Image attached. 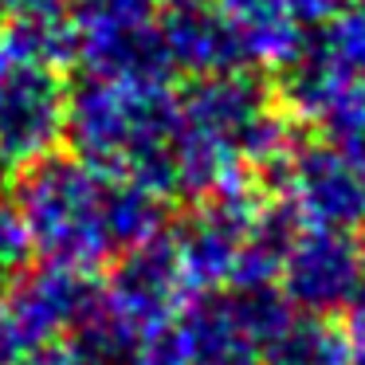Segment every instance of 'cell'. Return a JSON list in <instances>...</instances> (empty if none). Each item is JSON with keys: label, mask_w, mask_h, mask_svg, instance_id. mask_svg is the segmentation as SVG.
<instances>
[{"label": "cell", "mask_w": 365, "mask_h": 365, "mask_svg": "<svg viewBox=\"0 0 365 365\" xmlns=\"http://www.w3.org/2000/svg\"><path fill=\"white\" fill-rule=\"evenodd\" d=\"M287 4H291V12L302 24H322V20H330L346 0H287Z\"/></svg>", "instance_id": "obj_20"}, {"label": "cell", "mask_w": 365, "mask_h": 365, "mask_svg": "<svg viewBox=\"0 0 365 365\" xmlns=\"http://www.w3.org/2000/svg\"><path fill=\"white\" fill-rule=\"evenodd\" d=\"M24 357V346H20L16 330L9 322V307H4V294H0V365H16Z\"/></svg>", "instance_id": "obj_21"}, {"label": "cell", "mask_w": 365, "mask_h": 365, "mask_svg": "<svg viewBox=\"0 0 365 365\" xmlns=\"http://www.w3.org/2000/svg\"><path fill=\"white\" fill-rule=\"evenodd\" d=\"M28 259H32L28 228H24V220H20L16 205L0 197V279L12 283L20 271H28Z\"/></svg>", "instance_id": "obj_16"}, {"label": "cell", "mask_w": 365, "mask_h": 365, "mask_svg": "<svg viewBox=\"0 0 365 365\" xmlns=\"http://www.w3.org/2000/svg\"><path fill=\"white\" fill-rule=\"evenodd\" d=\"M341 330L349 341V365H365V291L349 302V318Z\"/></svg>", "instance_id": "obj_17"}, {"label": "cell", "mask_w": 365, "mask_h": 365, "mask_svg": "<svg viewBox=\"0 0 365 365\" xmlns=\"http://www.w3.org/2000/svg\"><path fill=\"white\" fill-rule=\"evenodd\" d=\"M16 365H87V357L71 346V341H56V346H40L28 349Z\"/></svg>", "instance_id": "obj_18"}, {"label": "cell", "mask_w": 365, "mask_h": 365, "mask_svg": "<svg viewBox=\"0 0 365 365\" xmlns=\"http://www.w3.org/2000/svg\"><path fill=\"white\" fill-rule=\"evenodd\" d=\"M67 134V87L59 67L28 56L0 24V161L32 165L56 153Z\"/></svg>", "instance_id": "obj_6"}, {"label": "cell", "mask_w": 365, "mask_h": 365, "mask_svg": "<svg viewBox=\"0 0 365 365\" xmlns=\"http://www.w3.org/2000/svg\"><path fill=\"white\" fill-rule=\"evenodd\" d=\"M0 173H4V161H0Z\"/></svg>", "instance_id": "obj_24"}, {"label": "cell", "mask_w": 365, "mask_h": 365, "mask_svg": "<svg viewBox=\"0 0 365 365\" xmlns=\"http://www.w3.org/2000/svg\"><path fill=\"white\" fill-rule=\"evenodd\" d=\"M263 365H349L346 330L326 314L291 310L263 346Z\"/></svg>", "instance_id": "obj_14"}, {"label": "cell", "mask_w": 365, "mask_h": 365, "mask_svg": "<svg viewBox=\"0 0 365 365\" xmlns=\"http://www.w3.org/2000/svg\"><path fill=\"white\" fill-rule=\"evenodd\" d=\"M279 216L294 228L354 232L365 224V153L334 142L294 145L275 165Z\"/></svg>", "instance_id": "obj_7"}, {"label": "cell", "mask_w": 365, "mask_h": 365, "mask_svg": "<svg viewBox=\"0 0 365 365\" xmlns=\"http://www.w3.org/2000/svg\"><path fill=\"white\" fill-rule=\"evenodd\" d=\"M361 267H365V236H361Z\"/></svg>", "instance_id": "obj_23"}, {"label": "cell", "mask_w": 365, "mask_h": 365, "mask_svg": "<svg viewBox=\"0 0 365 365\" xmlns=\"http://www.w3.org/2000/svg\"><path fill=\"white\" fill-rule=\"evenodd\" d=\"M95 302H98L95 279L71 267H51V263L20 271L4 291L9 322L16 330L24 354L40 346H56V341H71L91 318Z\"/></svg>", "instance_id": "obj_9"}, {"label": "cell", "mask_w": 365, "mask_h": 365, "mask_svg": "<svg viewBox=\"0 0 365 365\" xmlns=\"http://www.w3.org/2000/svg\"><path fill=\"white\" fill-rule=\"evenodd\" d=\"M181 106L169 83L87 79L67 91V142L71 153L118 177L173 192V150Z\"/></svg>", "instance_id": "obj_3"}, {"label": "cell", "mask_w": 365, "mask_h": 365, "mask_svg": "<svg viewBox=\"0 0 365 365\" xmlns=\"http://www.w3.org/2000/svg\"><path fill=\"white\" fill-rule=\"evenodd\" d=\"M279 294L302 314H326L341 310L361 294L365 267L361 244L349 232L334 228H294L283 240L279 255Z\"/></svg>", "instance_id": "obj_8"}, {"label": "cell", "mask_w": 365, "mask_h": 365, "mask_svg": "<svg viewBox=\"0 0 365 365\" xmlns=\"http://www.w3.org/2000/svg\"><path fill=\"white\" fill-rule=\"evenodd\" d=\"M299 63L334 79L365 83V4H354V9L341 4L330 20H322L318 32L302 43Z\"/></svg>", "instance_id": "obj_15"}, {"label": "cell", "mask_w": 365, "mask_h": 365, "mask_svg": "<svg viewBox=\"0 0 365 365\" xmlns=\"http://www.w3.org/2000/svg\"><path fill=\"white\" fill-rule=\"evenodd\" d=\"M177 106L173 192L192 200L252 192V177L275 169L291 150V122L252 71L192 79L177 95Z\"/></svg>", "instance_id": "obj_2"}, {"label": "cell", "mask_w": 365, "mask_h": 365, "mask_svg": "<svg viewBox=\"0 0 365 365\" xmlns=\"http://www.w3.org/2000/svg\"><path fill=\"white\" fill-rule=\"evenodd\" d=\"M287 106L322 134V142L365 153V83L334 79L294 59L287 67Z\"/></svg>", "instance_id": "obj_10"}, {"label": "cell", "mask_w": 365, "mask_h": 365, "mask_svg": "<svg viewBox=\"0 0 365 365\" xmlns=\"http://www.w3.org/2000/svg\"><path fill=\"white\" fill-rule=\"evenodd\" d=\"M161 32H165V48H169V59H173V71H189L192 79L247 71L244 56H240L228 24L220 20L216 9L169 12L161 20Z\"/></svg>", "instance_id": "obj_12"}, {"label": "cell", "mask_w": 365, "mask_h": 365, "mask_svg": "<svg viewBox=\"0 0 365 365\" xmlns=\"http://www.w3.org/2000/svg\"><path fill=\"white\" fill-rule=\"evenodd\" d=\"M158 4H169V12H185V9H212L216 0H158Z\"/></svg>", "instance_id": "obj_22"}, {"label": "cell", "mask_w": 365, "mask_h": 365, "mask_svg": "<svg viewBox=\"0 0 365 365\" xmlns=\"http://www.w3.org/2000/svg\"><path fill=\"white\" fill-rule=\"evenodd\" d=\"M236 40L244 67H291L299 59L307 32L287 0H216L212 4Z\"/></svg>", "instance_id": "obj_11"}, {"label": "cell", "mask_w": 365, "mask_h": 365, "mask_svg": "<svg viewBox=\"0 0 365 365\" xmlns=\"http://www.w3.org/2000/svg\"><path fill=\"white\" fill-rule=\"evenodd\" d=\"M291 224L267 212L252 192L200 200L197 212L173 232V252L192 294L259 291L275 287L279 255Z\"/></svg>", "instance_id": "obj_4"}, {"label": "cell", "mask_w": 365, "mask_h": 365, "mask_svg": "<svg viewBox=\"0 0 365 365\" xmlns=\"http://www.w3.org/2000/svg\"><path fill=\"white\" fill-rule=\"evenodd\" d=\"M291 310L275 287L200 294L173 322L169 346L181 365H263V346Z\"/></svg>", "instance_id": "obj_5"}, {"label": "cell", "mask_w": 365, "mask_h": 365, "mask_svg": "<svg viewBox=\"0 0 365 365\" xmlns=\"http://www.w3.org/2000/svg\"><path fill=\"white\" fill-rule=\"evenodd\" d=\"M357 4H365V0H357Z\"/></svg>", "instance_id": "obj_25"}, {"label": "cell", "mask_w": 365, "mask_h": 365, "mask_svg": "<svg viewBox=\"0 0 365 365\" xmlns=\"http://www.w3.org/2000/svg\"><path fill=\"white\" fill-rule=\"evenodd\" d=\"M0 24L16 36L28 56L59 67L75 59L79 28L71 0H0Z\"/></svg>", "instance_id": "obj_13"}, {"label": "cell", "mask_w": 365, "mask_h": 365, "mask_svg": "<svg viewBox=\"0 0 365 365\" xmlns=\"http://www.w3.org/2000/svg\"><path fill=\"white\" fill-rule=\"evenodd\" d=\"M122 365H181V357H177V349L169 346V334H165V338L142 346L138 354H130Z\"/></svg>", "instance_id": "obj_19"}, {"label": "cell", "mask_w": 365, "mask_h": 365, "mask_svg": "<svg viewBox=\"0 0 365 365\" xmlns=\"http://www.w3.org/2000/svg\"><path fill=\"white\" fill-rule=\"evenodd\" d=\"M12 205L28 228L32 255L83 275L165 236L169 220L165 192L75 153H48L24 165Z\"/></svg>", "instance_id": "obj_1"}]
</instances>
